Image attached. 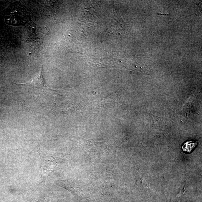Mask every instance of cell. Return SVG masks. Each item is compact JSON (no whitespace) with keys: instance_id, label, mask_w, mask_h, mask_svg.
<instances>
[{"instance_id":"cell-1","label":"cell","mask_w":202,"mask_h":202,"mask_svg":"<svg viewBox=\"0 0 202 202\" xmlns=\"http://www.w3.org/2000/svg\"><path fill=\"white\" fill-rule=\"evenodd\" d=\"M19 85H26L29 86L34 89H39L43 90H51L48 87L45 82L43 75V69H41L38 74L34 77L29 82L25 84H19Z\"/></svg>"},{"instance_id":"cell-2","label":"cell","mask_w":202,"mask_h":202,"mask_svg":"<svg viewBox=\"0 0 202 202\" xmlns=\"http://www.w3.org/2000/svg\"><path fill=\"white\" fill-rule=\"evenodd\" d=\"M25 19L21 14L15 11L8 15L7 20L9 25L14 26H21L25 24Z\"/></svg>"},{"instance_id":"cell-3","label":"cell","mask_w":202,"mask_h":202,"mask_svg":"<svg viewBox=\"0 0 202 202\" xmlns=\"http://www.w3.org/2000/svg\"><path fill=\"white\" fill-rule=\"evenodd\" d=\"M197 143L198 142L187 141L182 146L183 151L187 153H191L196 147Z\"/></svg>"}]
</instances>
